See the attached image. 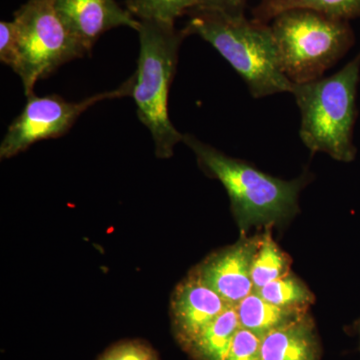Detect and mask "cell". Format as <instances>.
<instances>
[{"label":"cell","instance_id":"1","mask_svg":"<svg viewBox=\"0 0 360 360\" xmlns=\"http://www.w3.org/2000/svg\"><path fill=\"white\" fill-rule=\"evenodd\" d=\"M184 32L212 45L248 84L255 98L291 92L293 84L284 75L271 27L245 14L191 11Z\"/></svg>","mask_w":360,"mask_h":360},{"label":"cell","instance_id":"2","mask_svg":"<svg viewBox=\"0 0 360 360\" xmlns=\"http://www.w3.org/2000/svg\"><path fill=\"white\" fill-rule=\"evenodd\" d=\"M139 58L134 75L131 96L139 120L148 127L160 158L174 155L175 146L184 142L168 115V96L176 70L179 51L187 35L172 23L139 20Z\"/></svg>","mask_w":360,"mask_h":360},{"label":"cell","instance_id":"3","mask_svg":"<svg viewBox=\"0 0 360 360\" xmlns=\"http://www.w3.org/2000/svg\"><path fill=\"white\" fill-rule=\"evenodd\" d=\"M184 142L193 151L200 167L224 184L243 231L252 225L283 221L297 212L302 179H276L245 161L225 155L191 134H184Z\"/></svg>","mask_w":360,"mask_h":360},{"label":"cell","instance_id":"4","mask_svg":"<svg viewBox=\"0 0 360 360\" xmlns=\"http://www.w3.org/2000/svg\"><path fill=\"white\" fill-rule=\"evenodd\" d=\"M359 73L360 54L331 77L293 84L291 94L302 115L300 139L312 153H328L343 162L354 160Z\"/></svg>","mask_w":360,"mask_h":360},{"label":"cell","instance_id":"5","mask_svg":"<svg viewBox=\"0 0 360 360\" xmlns=\"http://www.w3.org/2000/svg\"><path fill=\"white\" fill-rule=\"evenodd\" d=\"M272 20L281 68L293 84L321 79L354 42L347 21L309 9L284 11Z\"/></svg>","mask_w":360,"mask_h":360},{"label":"cell","instance_id":"6","mask_svg":"<svg viewBox=\"0 0 360 360\" xmlns=\"http://www.w3.org/2000/svg\"><path fill=\"white\" fill-rule=\"evenodd\" d=\"M13 21L18 58L13 70L20 77L26 96L34 94L39 80L65 63L89 54L63 25L51 0H27L15 11Z\"/></svg>","mask_w":360,"mask_h":360},{"label":"cell","instance_id":"7","mask_svg":"<svg viewBox=\"0 0 360 360\" xmlns=\"http://www.w3.org/2000/svg\"><path fill=\"white\" fill-rule=\"evenodd\" d=\"M134 75L117 89L101 92L79 103H70L56 96H27L20 115L11 122L0 144V158L8 160L23 153L37 142L58 139L70 131L85 110L105 99L130 96Z\"/></svg>","mask_w":360,"mask_h":360},{"label":"cell","instance_id":"8","mask_svg":"<svg viewBox=\"0 0 360 360\" xmlns=\"http://www.w3.org/2000/svg\"><path fill=\"white\" fill-rule=\"evenodd\" d=\"M259 243L260 236L243 238L236 245L213 253L191 274L231 307H236L255 291L251 269Z\"/></svg>","mask_w":360,"mask_h":360},{"label":"cell","instance_id":"9","mask_svg":"<svg viewBox=\"0 0 360 360\" xmlns=\"http://www.w3.org/2000/svg\"><path fill=\"white\" fill-rule=\"evenodd\" d=\"M229 307L231 305L214 290L194 274H189L175 288L170 305L172 328L181 347L186 349Z\"/></svg>","mask_w":360,"mask_h":360},{"label":"cell","instance_id":"10","mask_svg":"<svg viewBox=\"0 0 360 360\" xmlns=\"http://www.w3.org/2000/svg\"><path fill=\"white\" fill-rule=\"evenodd\" d=\"M56 13L65 27L91 52L104 32L127 26L139 30L141 21L115 0H51Z\"/></svg>","mask_w":360,"mask_h":360},{"label":"cell","instance_id":"11","mask_svg":"<svg viewBox=\"0 0 360 360\" xmlns=\"http://www.w3.org/2000/svg\"><path fill=\"white\" fill-rule=\"evenodd\" d=\"M262 356V360H319L321 345L309 314L264 336Z\"/></svg>","mask_w":360,"mask_h":360},{"label":"cell","instance_id":"12","mask_svg":"<svg viewBox=\"0 0 360 360\" xmlns=\"http://www.w3.org/2000/svg\"><path fill=\"white\" fill-rule=\"evenodd\" d=\"M240 328L262 340L276 329L288 326L307 314L309 310L281 307L252 291L236 307Z\"/></svg>","mask_w":360,"mask_h":360},{"label":"cell","instance_id":"13","mask_svg":"<svg viewBox=\"0 0 360 360\" xmlns=\"http://www.w3.org/2000/svg\"><path fill=\"white\" fill-rule=\"evenodd\" d=\"M239 328L236 309L229 307L184 350L194 360H224Z\"/></svg>","mask_w":360,"mask_h":360},{"label":"cell","instance_id":"14","mask_svg":"<svg viewBox=\"0 0 360 360\" xmlns=\"http://www.w3.org/2000/svg\"><path fill=\"white\" fill-rule=\"evenodd\" d=\"M291 9H309L347 21L360 15V0H264L255 11V20L266 23Z\"/></svg>","mask_w":360,"mask_h":360},{"label":"cell","instance_id":"15","mask_svg":"<svg viewBox=\"0 0 360 360\" xmlns=\"http://www.w3.org/2000/svg\"><path fill=\"white\" fill-rule=\"evenodd\" d=\"M290 257L276 245L267 227L260 236L259 245L253 258L251 279L255 290L290 274Z\"/></svg>","mask_w":360,"mask_h":360},{"label":"cell","instance_id":"16","mask_svg":"<svg viewBox=\"0 0 360 360\" xmlns=\"http://www.w3.org/2000/svg\"><path fill=\"white\" fill-rule=\"evenodd\" d=\"M255 291L267 302L281 307L309 310L314 302V293L290 272Z\"/></svg>","mask_w":360,"mask_h":360},{"label":"cell","instance_id":"17","mask_svg":"<svg viewBox=\"0 0 360 360\" xmlns=\"http://www.w3.org/2000/svg\"><path fill=\"white\" fill-rule=\"evenodd\" d=\"M195 0H127V7L139 20L172 23L193 11Z\"/></svg>","mask_w":360,"mask_h":360},{"label":"cell","instance_id":"18","mask_svg":"<svg viewBox=\"0 0 360 360\" xmlns=\"http://www.w3.org/2000/svg\"><path fill=\"white\" fill-rule=\"evenodd\" d=\"M96 360H160V357L148 343L134 340L115 343Z\"/></svg>","mask_w":360,"mask_h":360},{"label":"cell","instance_id":"19","mask_svg":"<svg viewBox=\"0 0 360 360\" xmlns=\"http://www.w3.org/2000/svg\"><path fill=\"white\" fill-rule=\"evenodd\" d=\"M224 360H262V340L250 331L239 328Z\"/></svg>","mask_w":360,"mask_h":360},{"label":"cell","instance_id":"20","mask_svg":"<svg viewBox=\"0 0 360 360\" xmlns=\"http://www.w3.org/2000/svg\"><path fill=\"white\" fill-rule=\"evenodd\" d=\"M18 58V32L14 21L0 22V60L13 68Z\"/></svg>","mask_w":360,"mask_h":360},{"label":"cell","instance_id":"21","mask_svg":"<svg viewBox=\"0 0 360 360\" xmlns=\"http://www.w3.org/2000/svg\"><path fill=\"white\" fill-rule=\"evenodd\" d=\"M246 0H195L193 11H220L232 15H241Z\"/></svg>","mask_w":360,"mask_h":360},{"label":"cell","instance_id":"22","mask_svg":"<svg viewBox=\"0 0 360 360\" xmlns=\"http://www.w3.org/2000/svg\"><path fill=\"white\" fill-rule=\"evenodd\" d=\"M355 330H356V333H359V335L360 338V321L357 322L356 328H355ZM359 350H360V345H359Z\"/></svg>","mask_w":360,"mask_h":360}]
</instances>
